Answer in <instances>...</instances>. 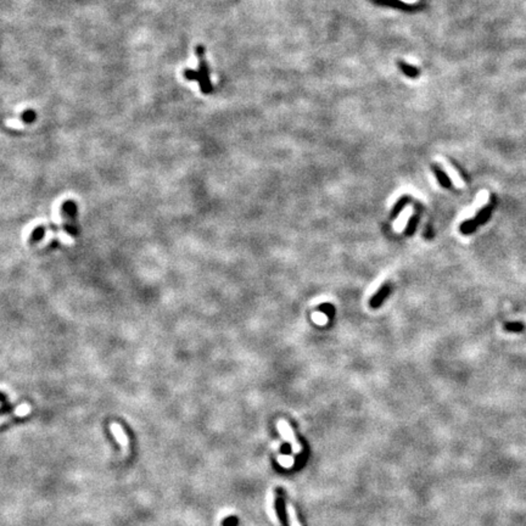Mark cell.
I'll return each mask as SVG.
<instances>
[{"label": "cell", "instance_id": "6da1fadb", "mask_svg": "<svg viewBox=\"0 0 526 526\" xmlns=\"http://www.w3.org/2000/svg\"><path fill=\"white\" fill-rule=\"evenodd\" d=\"M63 218V228L70 236L77 237L79 235L78 227V208L75 201H65L61 207Z\"/></svg>", "mask_w": 526, "mask_h": 526}, {"label": "cell", "instance_id": "7a4b0ae2", "mask_svg": "<svg viewBox=\"0 0 526 526\" xmlns=\"http://www.w3.org/2000/svg\"><path fill=\"white\" fill-rule=\"evenodd\" d=\"M196 55L200 58V72H195V71H185L184 77L186 79H196V81L200 82L201 89H203L204 93H210L212 90V86L210 82V77H208V70H207V63L205 61V49L203 47H199L196 49Z\"/></svg>", "mask_w": 526, "mask_h": 526}, {"label": "cell", "instance_id": "3957f363", "mask_svg": "<svg viewBox=\"0 0 526 526\" xmlns=\"http://www.w3.org/2000/svg\"><path fill=\"white\" fill-rule=\"evenodd\" d=\"M277 428L279 434L282 435V438L290 445L292 453H301V452H302V446L300 445V442H298L297 438H296L295 433L292 431V428H291L290 424L285 419H280L278 421Z\"/></svg>", "mask_w": 526, "mask_h": 526}, {"label": "cell", "instance_id": "277c9868", "mask_svg": "<svg viewBox=\"0 0 526 526\" xmlns=\"http://www.w3.org/2000/svg\"><path fill=\"white\" fill-rule=\"evenodd\" d=\"M391 290L392 287L391 284H390V282H386L385 284H382L381 287L377 290V292L370 297L369 307L373 308V310H378V308L381 307V306L384 305L385 300H386L390 296V293H391Z\"/></svg>", "mask_w": 526, "mask_h": 526}, {"label": "cell", "instance_id": "5b68a950", "mask_svg": "<svg viewBox=\"0 0 526 526\" xmlns=\"http://www.w3.org/2000/svg\"><path fill=\"white\" fill-rule=\"evenodd\" d=\"M497 204L496 201V198H495L494 195L491 196V200H490V203L487 204V205H485L484 207L481 208L479 212L476 213V216L474 217L475 222H476L477 224L480 226H482V224L486 223L487 221H489L490 218H491L492 216V212H494V208H495V205Z\"/></svg>", "mask_w": 526, "mask_h": 526}, {"label": "cell", "instance_id": "8992f818", "mask_svg": "<svg viewBox=\"0 0 526 526\" xmlns=\"http://www.w3.org/2000/svg\"><path fill=\"white\" fill-rule=\"evenodd\" d=\"M110 430H111L112 435L115 436L117 442L122 446V448H123L124 451H128L129 438H128V436L126 435V433H124L123 428H122L118 423H115L114 421V423L110 424Z\"/></svg>", "mask_w": 526, "mask_h": 526}, {"label": "cell", "instance_id": "52a82bcc", "mask_svg": "<svg viewBox=\"0 0 526 526\" xmlns=\"http://www.w3.org/2000/svg\"><path fill=\"white\" fill-rule=\"evenodd\" d=\"M431 170H433V172H434V175H435L436 179H438V182L440 183V185L442 186V188H445V189H451L452 188L451 178L448 177L447 173H446L445 171H443L442 168L440 167V166L436 165V163H434V165L431 166Z\"/></svg>", "mask_w": 526, "mask_h": 526}, {"label": "cell", "instance_id": "ba28073f", "mask_svg": "<svg viewBox=\"0 0 526 526\" xmlns=\"http://www.w3.org/2000/svg\"><path fill=\"white\" fill-rule=\"evenodd\" d=\"M410 201H412V198H410V196L408 195V194H405V195L401 196V198L398 199L397 201H396L394 207H392L391 213H390V219H396V218H397V217L400 216L401 212L405 210L406 206L409 205Z\"/></svg>", "mask_w": 526, "mask_h": 526}, {"label": "cell", "instance_id": "9c48e42d", "mask_svg": "<svg viewBox=\"0 0 526 526\" xmlns=\"http://www.w3.org/2000/svg\"><path fill=\"white\" fill-rule=\"evenodd\" d=\"M419 221H420V214H419V212L415 211L414 213H413V216L410 217L407 222V226H406V229H405L406 236H412L413 234L415 233V231H417V228H418V224H419Z\"/></svg>", "mask_w": 526, "mask_h": 526}, {"label": "cell", "instance_id": "30bf717a", "mask_svg": "<svg viewBox=\"0 0 526 526\" xmlns=\"http://www.w3.org/2000/svg\"><path fill=\"white\" fill-rule=\"evenodd\" d=\"M477 228H479V224L475 222L474 218L463 221L461 226H459V231H461V233L463 234V235H471V234L476 232Z\"/></svg>", "mask_w": 526, "mask_h": 526}, {"label": "cell", "instance_id": "8fae6325", "mask_svg": "<svg viewBox=\"0 0 526 526\" xmlns=\"http://www.w3.org/2000/svg\"><path fill=\"white\" fill-rule=\"evenodd\" d=\"M503 328H504V330L508 331V333L520 334L524 331L525 325L522 321H508V323H504Z\"/></svg>", "mask_w": 526, "mask_h": 526}, {"label": "cell", "instance_id": "7c38bea8", "mask_svg": "<svg viewBox=\"0 0 526 526\" xmlns=\"http://www.w3.org/2000/svg\"><path fill=\"white\" fill-rule=\"evenodd\" d=\"M317 310L319 311V312H321L323 315H325L326 317H328L330 321H333L334 317H335V306L333 305V303H329V302H325V303H321V305H319L318 307H317Z\"/></svg>", "mask_w": 526, "mask_h": 526}, {"label": "cell", "instance_id": "4fadbf2b", "mask_svg": "<svg viewBox=\"0 0 526 526\" xmlns=\"http://www.w3.org/2000/svg\"><path fill=\"white\" fill-rule=\"evenodd\" d=\"M287 513H288V519H289L290 526H301L300 522H298L297 514H296L295 507H293L291 503H287Z\"/></svg>", "mask_w": 526, "mask_h": 526}, {"label": "cell", "instance_id": "5bb4252c", "mask_svg": "<svg viewBox=\"0 0 526 526\" xmlns=\"http://www.w3.org/2000/svg\"><path fill=\"white\" fill-rule=\"evenodd\" d=\"M30 410H32V407H30L28 403H24V405L16 407V409L14 410V417H17V418L26 417V415L29 414Z\"/></svg>", "mask_w": 526, "mask_h": 526}, {"label": "cell", "instance_id": "9a60e30c", "mask_svg": "<svg viewBox=\"0 0 526 526\" xmlns=\"http://www.w3.org/2000/svg\"><path fill=\"white\" fill-rule=\"evenodd\" d=\"M45 235V228L44 227H37L34 231L32 232V235H30V244H34V242L40 241Z\"/></svg>", "mask_w": 526, "mask_h": 526}, {"label": "cell", "instance_id": "2e32d148", "mask_svg": "<svg viewBox=\"0 0 526 526\" xmlns=\"http://www.w3.org/2000/svg\"><path fill=\"white\" fill-rule=\"evenodd\" d=\"M400 66L402 67L403 72H405L406 75L410 76V77H415V76L418 75V71L415 70L414 67H412V66H408V65H406V63H403V62H401Z\"/></svg>", "mask_w": 526, "mask_h": 526}, {"label": "cell", "instance_id": "e0dca14e", "mask_svg": "<svg viewBox=\"0 0 526 526\" xmlns=\"http://www.w3.org/2000/svg\"><path fill=\"white\" fill-rule=\"evenodd\" d=\"M401 1L408 2V4H414V2H417L418 0H401Z\"/></svg>", "mask_w": 526, "mask_h": 526}]
</instances>
